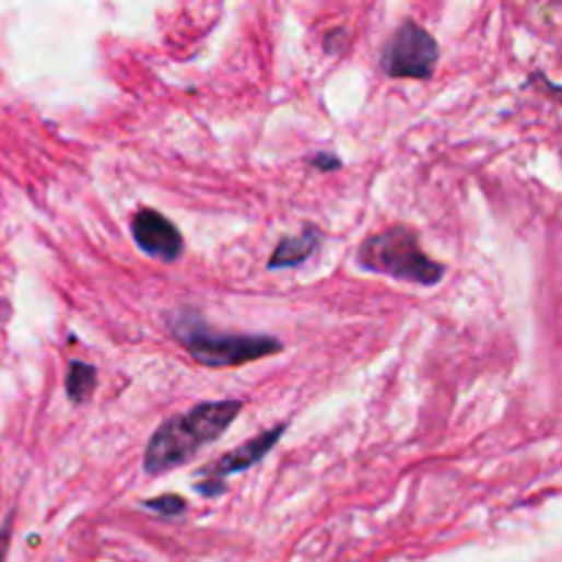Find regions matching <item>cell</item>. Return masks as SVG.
<instances>
[{
    "label": "cell",
    "instance_id": "cell-10",
    "mask_svg": "<svg viewBox=\"0 0 562 562\" xmlns=\"http://www.w3.org/2000/svg\"><path fill=\"white\" fill-rule=\"evenodd\" d=\"M12 524H14V513H9L7 524L0 527V562H7L9 546H12Z\"/></svg>",
    "mask_w": 562,
    "mask_h": 562
},
{
    "label": "cell",
    "instance_id": "cell-4",
    "mask_svg": "<svg viewBox=\"0 0 562 562\" xmlns=\"http://www.w3.org/2000/svg\"><path fill=\"white\" fill-rule=\"evenodd\" d=\"M440 61V47L436 39L418 23H403L387 42L382 52V69L387 78H409L429 80Z\"/></svg>",
    "mask_w": 562,
    "mask_h": 562
},
{
    "label": "cell",
    "instance_id": "cell-5",
    "mask_svg": "<svg viewBox=\"0 0 562 562\" xmlns=\"http://www.w3.org/2000/svg\"><path fill=\"white\" fill-rule=\"evenodd\" d=\"M285 429L289 425L280 423L274 425V429L264 431V434L253 436V440H247L245 445H239L236 450L225 453V456H220L218 461H212L209 467L201 469V483H196L198 494L203 496H220L225 491V483L223 478H229V475H236V472H247L250 467H256L261 458L269 456V450H272L274 445L280 442V436L285 434Z\"/></svg>",
    "mask_w": 562,
    "mask_h": 562
},
{
    "label": "cell",
    "instance_id": "cell-8",
    "mask_svg": "<svg viewBox=\"0 0 562 562\" xmlns=\"http://www.w3.org/2000/svg\"><path fill=\"white\" fill-rule=\"evenodd\" d=\"M94 387H96V367L89 365V362L74 360L72 365H69V376H67L69 401L72 403L89 401V396L94 393Z\"/></svg>",
    "mask_w": 562,
    "mask_h": 562
},
{
    "label": "cell",
    "instance_id": "cell-2",
    "mask_svg": "<svg viewBox=\"0 0 562 562\" xmlns=\"http://www.w3.org/2000/svg\"><path fill=\"white\" fill-rule=\"evenodd\" d=\"M167 324H171L173 338L190 351L192 360L203 367H236L245 365V362L261 360V356H272L283 349V343L272 335L214 332L190 311L173 313Z\"/></svg>",
    "mask_w": 562,
    "mask_h": 562
},
{
    "label": "cell",
    "instance_id": "cell-1",
    "mask_svg": "<svg viewBox=\"0 0 562 562\" xmlns=\"http://www.w3.org/2000/svg\"><path fill=\"white\" fill-rule=\"evenodd\" d=\"M242 401H207L165 420L151 436L143 453V469L149 475H165L171 469L184 467L198 450L218 442L239 418Z\"/></svg>",
    "mask_w": 562,
    "mask_h": 562
},
{
    "label": "cell",
    "instance_id": "cell-7",
    "mask_svg": "<svg viewBox=\"0 0 562 562\" xmlns=\"http://www.w3.org/2000/svg\"><path fill=\"white\" fill-rule=\"evenodd\" d=\"M321 234L313 225H307L300 236H285L278 247H274L272 258H269V269H291L305 264L307 258L316 253Z\"/></svg>",
    "mask_w": 562,
    "mask_h": 562
},
{
    "label": "cell",
    "instance_id": "cell-3",
    "mask_svg": "<svg viewBox=\"0 0 562 562\" xmlns=\"http://www.w3.org/2000/svg\"><path fill=\"white\" fill-rule=\"evenodd\" d=\"M356 261L367 272L387 274V278L403 280V283L436 285L445 278V267L425 256L418 234L403 225H393V229L367 236L356 250Z\"/></svg>",
    "mask_w": 562,
    "mask_h": 562
},
{
    "label": "cell",
    "instance_id": "cell-6",
    "mask_svg": "<svg viewBox=\"0 0 562 562\" xmlns=\"http://www.w3.org/2000/svg\"><path fill=\"white\" fill-rule=\"evenodd\" d=\"M132 236L134 245L149 258H156L162 264H173L184 256V236L165 214L156 209H140L132 218Z\"/></svg>",
    "mask_w": 562,
    "mask_h": 562
},
{
    "label": "cell",
    "instance_id": "cell-11",
    "mask_svg": "<svg viewBox=\"0 0 562 562\" xmlns=\"http://www.w3.org/2000/svg\"><path fill=\"white\" fill-rule=\"evenodd\" d=\"M311 165L321 167V171H338L340 160H338V156H329V154H313Z\"/></svg>",
    "mask_w": 562,
    "mask_h": 562
},
{
    "label": "cell",
    "instance_id": "cell-9",
    "mask_svg": "<svg viewBox=\"0 0 562 562\" xmlns=\"http://www.w3.org/2000/svg\"><path fill=\"white\" fill-rule=\"evenodd\" d=\"M145 511H154L160 516H182L187 513V502L176 494H165V496H154V500L143 502Z\"/></svg>",
    "mask_w": 562,
    "mask_h": 562
}]
</instances>
